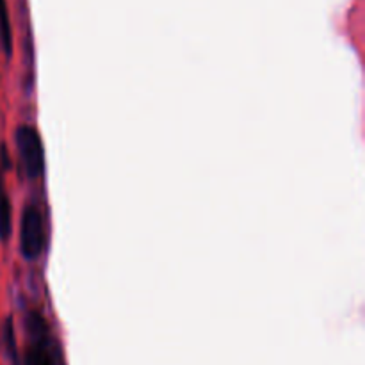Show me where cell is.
I'll return each mask as SVG.
<instances>
[{
  "instance_id": "1",
  "label": "cell",
  "mask_w": 365,
  "mask_h": 365,
  "mask_svg": "<svg viewBox=\"0 0 365 365\" xmlns=\"http://www.w3.org/2000/svg\"><path fill=\"white\" fill-rule=\"evenodd\" d=\"M29 331L32 335V346L25 353L24 365H61L59 349L50 339L45 319L39 314H31Z\"/></svg>"
},
{
  "instance_id": "2",
  "label": "cell",
  "mask_w": 365,
  "mask_h": 365,
  "mask_svg": "<svg viewBox=\"0 0 365 365\" xmlns=\"http://www.w3.org/2000/svg\"><path fill=\"white\" fill-rule=\"evenodd\" d=\"M16 148L27 177H41L45 170V152L38 130L29 125H21L16 130Z\"/></svg>"
},
{
  "instance_id": "3",
  "label": "cell",
  "mask_w": 365,
  "mask_h": 365,
  "mask_svg": "<svg viewBox=\"0 0 365 365\" xmlns=\"http://www.w3.org/2000/svg\"><path fill=\"white\" fill-rule=\"evenodd\" d=\"M45 246V230H43V217L36 207L29 205L21 214L20 228V252L27 260L39 259Z\"/></svg>"
},
{
  "instance_id": "4",
  "label": "cell",
  "mask_w": 365,
  "mask_h": 365,
  "mask_svg": "<svg viewBox=\"0 0 365 365\" xmlns=\"http://www.w3.org/2000/svg\"><path fill=\"white\" fill-rule=\"evenodd\" d=\"M11 235V203L9 198L0 195V237L7 239Z\"/></svg>"
},
{
  "instance_id": "5",
  "label": "cell",
  "mask_w": 365,
  "mask_h": 365,
  "mask_svg": "<svg viewBox=\"0 0 365 365\" xmlns=\"http://www.w3.org/2000/svg\"><path fill=\"white\" fill-rule=\"evenodd\" d=\"M0 36H2L4 48H6L7 53H11V24L6 0H0Z\"/></svg>"
}]
</instances>
